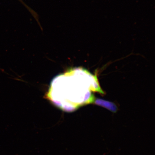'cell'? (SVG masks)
Listing matches in <instances>:
<instances>
[{
	"label": "cell",
	"mask_w": 155,
	"mask_h": 155,
	"mask_svg": "<svg viewBox=\"0 0 155 155\" xmlns=\"http://www.w3.org/2000/svg\"><path fill=\"white\" fill-rule=\"evenodd\" d=\"M84 69H69L52 80L46 98L63 111L71 112L88 102Z\"/></svg>",
	"instance_id": "1"
},
{
	"label": "cell",
	"mask_w": 155,
	"mask_h": 155,
	"mask_svg": "<svg viewBox=\"0 0 155 155\" xmlns=\"http://www.w3.org/2000/svg\"><path fill=\"white\" fill-rule=\"evenodd\" d=\"M95 103L97 104H99L104 106L107 107H114L115 108V104L111 103L110 102L104 101V100L101 99H97L95 102Z\"/></svg>",
	"instance_id": "2"
}]
</instances>
